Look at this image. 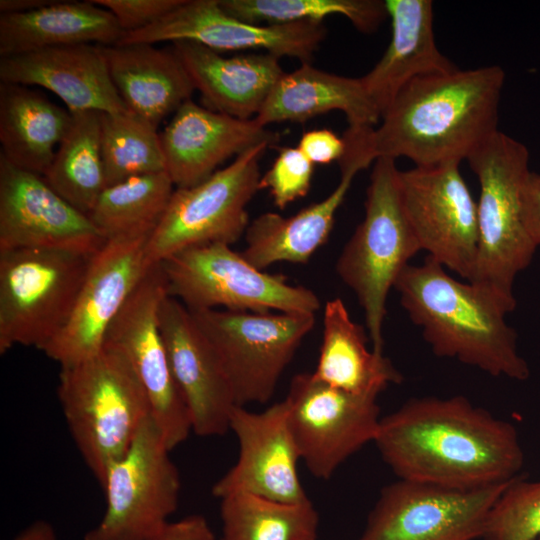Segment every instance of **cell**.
Wrapping results in <instances>:
<instances>
[{
    "label": "cell",
    "mask_w": 540,
    "mask_h": 540,
    "mask_svg": "<svg viewBox=\"0 0 540 540\" xmlns=\"http://www.w3.org/2000/svg\"><path fill=\"white\" fill-rule=\"evenodd\" d=\"M270 144L237 156L202 182L175 188L146 245L148 267L183 249L204 244L231 245L250 223L247 205L259 190V161Z\"/></svg>",
    "instance_id": "10"
},
{
    "label": "cell",
    "mask_w": 540,
    "mask_h": 540,
    "mask_svg": "<svg viewBox=\"0 0 540 540\" xmlns=\"http://www.w3.org/2000/svg\"><path fill=\"white\" fill-rule=\"evenodd\" d=\"M168 296L188 310L315 314L318 296L284 276L259 270L226 244L189 247L160 263Z\"/></svg>",
    "instance_id": "8"
},
{
    "label": "cell",
    "mask_w": 540,
    "mask_h": 540,
    "mask_svg": "<svg viewBox=\"0 0 540 540\" xmlns=\"http://www.w3.org/2000/svg\"><path fill=\"white\" fill-rule=\"evenodd\" d=\"M106 240L43 176L0 157V251L41 248L92 255Z\"/></svg>",
    "instance_id": "18"
},
{
    "label": "cell",
    "mask_w": 540,
    "mask_h": 540,
    "mask_svg": "<svg viewBox=\"0 0 540 540\" xmlns=\"http://www.w3.org/2000/svg\"><path fill=\"white\" fill-rule=\"evenodd\" d=\"M482 539H540V481L512 480L490 509Z\"/></svg>",
    "instance_id": "36"
},
{
    "label": "cell",
    "mask_w": 540,
    "mask_h": 540,
    "mask_svg": "<svg viewBox=\"0 0 540 540\" xmlns=\"http://www.w3.org/2000/svg\"><path fill=\"white\" fill-rule=\"evenodd\" d=\"M522 217L534 244L540 246V174L530 171L522 193Z\"/></svg>",
    "instance_id": "41"
},
{
    "label": "cell",
    "mask_w": 540,
    "mask_h": 540,
    "mask_svg": "<svg viewBox=\"0 0 540 540\" xmlns=\"http://www.w3.org/2000/svg\"><path fill=\"white\" fill-rule=\"evenodd\" d=\"M511 481L459 490L399 479L382 489L358 540L482 538L490 509Z\"/></svg>",
    "instance_id": "15"
},
{
    "label": "cell",
    "mask_w": 540,
    "mask_h": 540,
    "mask_svg": "<svg viewBox=\"0 0 540 540\" xmlns=\"http://www.w3.org/2000/svg\"><path fill=\"white\" fill-rule=\"evenodd\" d=\"M150 540H216L207 520L200 515H191L168 522Z\"/></svg>",
    "instance_id": "40"
},
{
    "label": "cell",
    "mask_w": 540,
    "mask_h": 540,
    "mask_svg": "<svg viewBox=\"0 0 540 540\" xmlns=\"http://www.w3.org/2000/svg\"><path fill=\"white\" fill-rule=\"evenodd\" d=\"M529 158L523 143L498 130L466 159L480 186L478 255L471 282L489 290L509 313L516 306L515 278L537 249L522 217Z\"/></svg>",
    "instance_id": "5"
},
{
    "label": "cell",
    "mask_w": 540,
    "mask_h": 540,
    "mask_svg": "<svg viewBox=\"0 0 540 540\" xmlns=\"http://www.w3.org/2000/svg\"><path fill=\"white\" fill-rule=\"evenodd\" d=\"M459 165L400 170L399 190L420 249L471 282L478 255L477 203Z\"/></svg>",
    "instance_id": "14"
},
{
    "label": "cell",
    "mask_w": 540,
    "mask_h": 540,
    "mask_svg": "<svg viewBox=\"0 0 540 540\" xmlns=\"http://www.w3.org/2000/svg\"><path fill=\"white\" fill-rule=\"evenodd\" d=\"M230 430L239 442V456L213 485L214 497L249 493L286 503L309 500L298 476L300 455L285 400L262 412L236 405L230 417Z\"/></svg>",
    "instance_id": "19"
},
{
    "label": "cell",
    "mask_w": 540,
    "mask_h": 540,
    "mask_svg": "<svg viewBox=\"0 0 540 540\" xmlns=\"http://www.w3.org/2000/svg\"><path fill=\"white\" fill-rule=\"evenodd\" d=\"M504 81L497 65L412 80L371 132L376 159L406 157L415 167L460 164L498 131Z\"/></svg>",
    "instance_id": "2"
},
{
    "label": "cell",
    "mask_w": 540,
    "mask_h": 540,
    "mask_svg": "<svg viewBox=\"0 0 540 540\" xmlns=\"http://www.w3.org/2000/svg\"><path fill=\"white\" fill-rule=\"evenodd\" d=\"M338 163L339 183L326 198L289 217L266 212L249 223L241 252L249 263L262 271L280 262L306 263L327 241L354 177L372 161L361 146L350 144Z\"/></svg>",
    "instance_id": "23"
},
{
    "label": "cell",
    "mask_w": 540,
    "mask_h": 540,
    "mask_svg": "<svg viewBox=\"0 0 540 540\" xmlns=\"http://www.w3.org/2000/svg\"><path fill=\"white\" fill-rule=\"evenodd\" d=\"M374 443L399 479L459 490L507 483L524 463L516 428L464 396L408 400Z\"/></svg>",
    "instance_id": "1"
},
{
    "label": "cell",
    "mask_w": 540,
    "mask_h": 540,
    "mask_svg": "<svg viewBox=\"0 0 540 540\" xmlns=\"http://www.w3.org/2000/svg\"><path fill=\"white\" fill-rule=\"evenodd\" d=\"M314 164L298 147H283L271 167L261 176L259 190L269 191L279 209L303 198L310 190Z\"/></svg>",
    "instance_id": "37"
},
{
    "label": "cell",
    "mask_w": 540,
    "mask_h": 540,
    "mask_svg": "<svg viewBox=\"0 0 540 540\" xmlns=\"http://www.w3.org/2000/svg\"><path fill=\"white\" fill-rule=\"evenodd\" d=\"M395 159L375 160L366 191L365 215L336 263L365 317L372 350L383 353V324L389 291L409 260L421 251L405 214Z\"/></svg>",
    "instance_id": "6"
},
{
    "label": "cell",
    "mask_w": 540,
    "mask_h": 540,
    "mask_svg": "<svg viewBox=\"0 0 540 540\" xmlns=\"http://www.w3.org/2000/svg\"><path fill=\"white\" fill-rule=\"evenodd\" d=\"M172 44L207 108L238 119L255 118L285 73L269 53L225 57L195 42Z\"/></svg>",
    "instance_id": "24"
},
{
    "label": "cell",
    "mask_w": 540,
    "mask_h": 540,
    "mask_svg": "<svg viewBox=\"0 0 540 540\" xmlns=\"http://www.w3.org/2000/svg\"><path fill=\"white\" fill-rule=\"evenodd\" d=\"M190 313L217 355L239 406L270 400L315 323V314L308 313L224 309Z\"/></svg>",
    "instance_id": "9"
},
{
    "label": "cell",
    "mask_w": 540,
    "mask_h": 540,
    "mask_svg": "<svg viewBox=\"0 0 540 540\" xmlns=\"http://www.w3.org/2000/svg\"><path fill=\"white\" fill-rule=\"evenodd\" d=\"M150 235L107 239L93 254L67 323L41 350L61 368L85 361L103 348L109 326L150 268L146 263Z\"/></svg>",
    "instance_id": "16"
},
{
    "label": "cell",
    "mask_w": 540,
    "mask_h": 540,
    "mask_svg": "<svg viewBox=\"0 0 540 540\" xmlns=\"http://www.w3.org/2000/svg\"><path fill=\"white\" fill-rule=\"evenodd\" d=\"M90 254L58 249L0 251V354L17 345L42 350L65 326Z\"/></svg>",
    "instance_id": "7"
},
{
    "label": "cell",
    "mask_w": 540,
    "mask_h": 540,
    "mask_svg": "<svg viewBox=\"0 0 540 540\" xmlns=\"http://www.w3.org/2000/svg\"><path fill=\"white\" fill-rule=\"evenodd\" d=\"M71 114L69 131L43 178L58 195L88 216L107 187L100 141L101 112Z\"/></svg>",
    "instance_id": "31"
},
{
    "label": "cell",
    "mask_w": 540,
    "mask_h": 540,
    "mask_svg": "<svg viewBox=\"0 0 540 540\" xmlns=\"http://www.w3.org/2000/svg\"><path fill=\"white\" fill-rule=\"evenodd\" d=\"M392 36L380 60L362 84L381 117L412 80L457 69L438 49L434 35L433 2L386 0Z\"/></svg>",
    "instance_id": "25"
},
{
    "label": "cell",
    "mask_w": 540,
    "mask_h": 540,
    "mask_svg": "<svg viewBox=\"0 0 540 540\" xmlns=\"http://www.w3.org/2000/svg\"><path fill=\"white\" fill-rule=\"evenodd\" d=\"M325 35L323 23L256 25L228 14L219 0H184L154 24L124 33L117 45L189 41L219 53L265 52L310 63Z\"/></svg>",
    "instance_id": "17"
},
{
    "label": "cell",
    "mask_w": 540,
    "mask_h": 540,
    "mask_svg": "<svg viewBox=\"0 0 540 540\" xmlns=\"http://www.w3.org/2000/svg\"><path fill=\"white\" fill-rule=\"evenodd\" d=\"M101 49L127 109L154 127L191 99L194 85L173 49H159L147 43Z\"/></svg>",
    "instance_id": "26"
},
{
    "label": "cell",
    "mask_w": 540,
    "mask_h": 540,
    "mask_svg": "<svg viewBox=\"0 0 540 540\" xmlns=\"http://www.w3.org/2000/svg\"><path fill=\"white\" fill-rule=\"evenodd\" d=\"M48 0H1L0 14L31 11L51 4Z\"/></svg>",
    "instance_id": "43"
},
{
    "label": "cell",
    "mask_w": 540,
    "mask_h": 540,
    "mask_svg": "<svg viewBox=\"0 0 540 540\" xmlns=\"http://www.w3.org/2000/svg\"><path fill=\"white\" fill-rule=\"evenodd\" d=\"M233 17L256 25L323 23L332 15L346 17L363 33L375 31L388 16L380 0H219Z\"/></svg>",
    "instance_id": "35"
},
{
    "label": "cell",
    "mask_w": 540,
    "mask_h": 540,
    "mask_svg": "<svg viewBox=\"0 0 540 540\" xmlns=\"http://www.w3.org/2000/svg\"><path fill=\"white\" fill-rule=\"evenodd\" d=\"M100 141L107 186L165 171L157 128L130 111L101 112Z\"/></svg>",
    "instance_id": "34"
},
{
    "label": "cell",
    "mask_w": 540,
    "mask_h": 540,
    "mask_svg": "<svg viewBox=\"0 0 540 540\" xmlns=\"http://www.w3.org/2000/svg\"><path fill=\"white\" fill-rule=\"evenodd\" d=\"M152 416L106 471V509L84 540H150L176 511L181 481Z\"/></svg>",
    "instance_id": "11"
},
{
    "label": "cell",
    "mask_w": 540,
    "mask_h": 540,
    "mask_svg": "<svg viewBox=\"0 0 540 540\" xmlns=\"http://www.w3.org/2000/svg\"><path fill=\"white\" fill-rule=\"evenodd\" d=\"M57 394L76 447L101 486L151 416L148 397L125 357L107 345L61 368Z\"/></svg>",
    "instance_id": "4"
},
{
    "label": "cell",
    "mask_w": 540,
    "mask_h": 540,
    "mask_svg": "<svg viewBox=\"0 0 540 540\" xmlns=\"http://www.w3.org/2000/svg\"><path fill=\"white\" fill-rule=\"evenodd\" d=\"M168 296L160 264L149 268L109 326L104 345L121 353L150 403L151 416L171 451L192 432L187 408L173 378L159 324Z\"/></svg>",
    "instance_id": "12"
},
{
    "label": "cell",
    "mask_w": 540,
    "mask_h": 540,
    "mask_svg": "<svg viewBox=\"0 0 540 540\" xmlns=\"http://www.w3.org/2000/svg\"><path fill=\"white\" fill-rule=\"evenodd\" d=\"M159 324L192 431L203 437L225 434L230 430L231 413L237 404L213 348L190 311L173 297L162 301Z\"/></svg>",
    "instance_id": "20"
},
{
    "label": "cell",
    "mask_w": 540,
    "mask_h": 540,
    "mask_svg": "<svg viewBox=\"0 0 540 540\" xmlns=\"http://www.w3.org/2000/svg\"><path fill=\"white\" fill-rule=\"evenodd\" d=\"M184 0H92L113 14L123 32L148 27L182 4Z\"/></svg>",
    "instance_id": "38"
},
{
    "label": "cell",
    "mask_w": 540,
    "mask_h": 540,
    "mask_svg": "<svg viewBox=\"0 0 540 540\" xmlns=\"http://www.w3.org/2000/svg\"><path fill=\"white\" fill-rule=\"evenodd\" d=\"M160 138L165 171L175 188H187L207 179L232 156L260 144H276L279 135L255 118L238 119L189 99L173 114Z\"/></svg>",
    "instance_id": "21"
},
{
    "label": "cell",
    "mask_w": 540,
    "mask_h": 540,
    "mask_svg": "<svg viewBox=\"0 0 540 540\" xmlns=\"http://www.w3.org/2000/svg\"><path fill=\"white\" fill-rule=\"evenodd\" d=\"M313 375L336 389L376 396L402 375L383 353L369 350L364 328L355 323L340 298L327 301L319 359Z\"/></svg>",
    "instance_id": "29"
},
{
    "label": "cell",
    "mask_w": 540,
    "mask_h": 540,
    "mask_svg": "<svg viewBox=\"0 0 540 540\" xmlns=\"http://www.w3.org/2000/svg\"><path fill=\"white\" fill-rule=\"evenodd\" d=\"M219 500L222 540H317L319 516L310 500L286 503L249 493Z\"/></svg>",
    "instance_id": "32"
},
{
    "label": "cell",
    "mask_w": 540,
    "mask_h": 540,
    "mask_svg": "<svg viewBox=\"0 0 540 540\" xmlns=\"http://www.w3.org/2000/svg\"><path fill=\"white\" fill-rule=\"evenodd\" d=\"M341 111L348 127H376L381 115L369 98L362 81L320 70L310 63L284 73L255 117L262 126L284 121L305 122Z\"/></svg>",
    "instance_id": "27"
},
{
    "label": "cell",
    "mask_w": 540,
    "mask_h": 540,
    "mask_svg": "<svg viewBox=\"0 0 540 540\" xmlns=\"http://www.w3.org/2000/svg\"><path fill=\"white\" fill-rule=\"evenodd\" d=\"M12 540H56V533L49 522L37 520L22 530Z\"/></svg>",
    "instance_id": "42"
},
{
    "label": "cell",
    "mask_w": 540,
    "mask_h": 540,
    "mask_svg": "<svg viewBox=\"0 0 540 540\" xmlns=\"http://www.w3.org/2000/svg\"><path fill=\"white\" fill-rule=\"evenodd\" d=\"M284 400L300 459L312 475L325 480L374 442L382 418L376 396L336 389L313 373L295 375Z\"/></svg>",
    "instance_id": "13"
},
{
    "label": "cell",
    "mask_w": 540,
    "mask_h": 540,
    "mask_svg": "<svg viewBox=\"0 0 540 540\" xmlns=\"http://www.w3.org/2000/svg\"><path fill=\"white\" fill-rule=\"evenodd\" d=\"M123 34L113 14L92 0L54 1L31 11L0 14V55L79 44L114 46Z\"/></svg>",
    "instance_id": "28"
},
{
    "label": "cell",
    "mask_w": 540,
    "mask_h": 540,
    "mask_svg": "<svg viewBox=\"0 0 540 540\" xmlns=\"http://www.w3.org/2000/svg\"><path fill=\"white\" fill-rule=\"evenodd\" d=\"M1 83L36 85L57 95L71 112H128L109 74L101 46L47 48L0 59Z\"/></svg>",
    "instance_id": "22"
},
{
    "label": "cell",
    "mask_w": 540,
    "mask_h": 540,
    "mask_svg": "<svg viewBox=\"0 0 540 540\" xmlns=\"http://www.w3.org/2000/svg\"><path fill=\"white\" fill-rule=\"evenodd\" d=\"M174 190L166 171L129 178L107 186L88 217L106 239L152 233Z\"/></svg>",
    "instance_id": "33"
},
{
    "label": "cell",
    "mask_w": 540,
    "mask_h": 540,
    "mask_svg": "<svg viewBox=\"0 0 540 540\" xmlns=\"http://www.w3.org/2000/svg\"><path fill=\"white\" fill-rule=\"evenodd\" d=\"M72 123V114L27 86L0 84V157L44 176Z\"/></svg>",
    "instance_id": "30"
},
{
    "label": "cell",
    "mask_w": 540,
    "mask_h": 540,
    "mask_svg": "<svg viewBox=\"0 0 540 540\" xmlns=\"http://www.w3.org/2000/svg\"><path fill=\"white\" fill-rule=\"evenodd\" d=\"M394 288L411 321L438 357L453 358L494 377L524 381L528 363L519 354L508 310L487 289L451 277L428 257L409 264Z\"/></svg>",
    "instance_id": "3"
},
{
    "label": "cell",
    "mask_w": 540,
    "mask_h": 540,
    "mask_svg": "<svg viewBox=\"0 0 540 540\" xmlns=\"http://www.w3.org/2000/svg\"><path fill=\"white\" fill-rule=\"evenodd\" d=\"M538 540H540V539H538Z\"/></svg>",
    "instance_id": "44"
},
{
    "label": "cell",
    "mask_w": 540,
    "mask_h": 540,
    "mask_svg": "<svg viewBox=\"0 0 540 540\" xmlns=\"http://www.w3.org/2000/svg\"><path fill=\"white\" fill-rule=\"evenodd\" d=\"M305 157L314 165L339 162L346 150V143L332 130L313 129L305 132L297 146Z\"/></svg>",
    "instance_id": "39"
}]
</instances>
